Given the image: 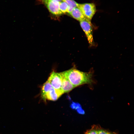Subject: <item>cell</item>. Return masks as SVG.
<instances>
[{"label":"cell","mask_w":134,"mask_h":134,"mask_svg":"<svg viewBox=\"0 0 134 134\" xmlns=\"http://www.w3.org/2000/svg\"><path fill=\"white\" fill-rule=\"evenodd\" d=\"M61 73L75 87L85 84L90 85L93 83L92 72L91 71L84 72L73 68Z\"/></svg>","instance_id":"cell-1"},{"label":"cell","mask_w":134,"mask_h":134,"mask_svg":"<svg viewBox=\"0 0 134 134\" xmlns=\"http://www.w3.org/2000/svg\"><path fill=\"white\" fill-rule=\"evenodd\" d=\"M86 19L91 21L96 11L95 4L93 3L78 4V7Z\"/></svg>","instance_id":"cell-2"},{"label":"cell","mask_w":134,"mask_h":134,"mask_svg":"<svg viewBox=\"0 0 134 134\" xmlns=\"http://www.w3.org/2000/svg\"><path fill=\"white\" fill-rule=\"evenodd\" d=\"M80 26L85 33L88 42L90 45L94 43L93 29L91 21L86 19L80 21Z\"/></svg>","instance_id":"cell-3"},{"label":"cell","mask_w":134,"mask_h":134,"mask_svg":"<svg viewBox=\"0 0 134 134\" xmlns=\"http://www.w3.org/2000/svg\"><path fill=\"white\" fill-rule=\"evenodd\" d=\"M63 76L61 73H57L53 71L51 73L48 81L54 89L58 90H62L61 87Z\"/></svg>","instance_id":"cell-4"},{"label":"cell","mask_w":134,"mask_h":134,"mask_svg":"<svg viewBox=\"0 0 134 134\" xmlns=\"http://www.w3.org/2000/svg\"><path fill=\"white\" fill-rule=\"evenodd\" d=\"M42 1L49 11L53 14L59 15L62 14L59 9V2L50 0H42Z\"/></svg>","instance_id":"cell-5"},{"label":"cell","mask_w":134,"mask_h":134,"mask_svg":"<svg viewBox=\"0 0 134 134\" xmlns=\"http://www.w3.org/2000/svg\"><path fill=\"white\" fill-rule=\"evenodd\" d=\"M64 93L62 90H57L53 88L46 93V99L50 100L55 101Z\"/></svg>","instance_id":"cell-6"},{"label":"cell","mask_w":134,"mask_h":134,"mask_svg":"<svg viewBox=\"0 0 134 134\" xmlns=\"http://www.w3.org/2000/svg\"><path fill=\"white\" fill-rule=\"evenodd\" d=\"M62 76L63 79L61 89L64 93L68 92L71 90L75 87L67 79L64 77L63 75Z\"/></svg>","instance_id":"cell-7"},{"label":"cell","mask_w":134,"mask_h":134,"mask_svg":"<svg viewBox=\"0 0 134 134\" xmlns=\"http://www.w3.org/2000/svg\"><path fill=\"white\" fill-rule=\"evenodd\" d=\"M69 14L73 18L79 21L86 19L80 10L77 7L74 8Z\"/></svg>","instance_id":"cell-8"},{"label":"cell","mask_w":134,"mask_h":134,"mask_svg":"<svg viewBox=\"0 0 134 134\" xmlns=\"http://www.w3.org/2000/svg\"><path fill=\"white\" fill-rule=\"evenodd\" d=\"M53 88L47 80L43 85L41 90V97L44 101L46 100L45 96L46 93L52 89Z\"/></svg>","instance_id":"cell-9"},{"label":"cell","mask_w":134,"mask_h":134,"mask_svg":"<svg viewBox=\"0 0 134 134\" xmlns=\"http://www.w3.org/2000/svg\"><path fill=\"white\" fill-rule=\"evenodd\" d=\"M63 0L68 5V8L67 13H69L74 8L77 7L79 4L74 0Z\"/></svg>","instance_id":"cell-10"},{"label":"cell","mask_w":134,"mask_h":134,"mask_svg":"<svg viewBox=\"0 0 134 134\" xmlns=\"http://www.w3.org/2000/svg\"><path fill=\"white\" fill-rule=\"evenodd\" d=\"M68 8V6L65 2L64 1L59 2V9L62 13L67 12Z\"/></svg>","instance_id":"cell-11"},{"label":"cell","mask_w":134,"mask_h":134,"mask_svg":"<svg viewBox=\"0 0 134 134\" xmlns=\"http://www.w3.org/2000/svg\"><path fill=\"white\" fill-rule=\"evenodd\" d=\"M97 130V128L94 126L91 129L87 131L84 134H98Z\"/></svg>","instance_id":"cell-12"},{"label":"cell","mask_w":134,"mask_h":134,"mask_svg":"<svg viewBox=\"0 0 134 134\" xmlns=\"http://www.w3.org/2000/svg\"><path fill=\"white\" fill-rule=\"evenodd\" d=\"M98 134H114V133L102 129H98Z\"/></svg>","instance_id":"cell-13"},{"label":"cell","mask_w":134,"mask_h":134,"mask_svg":"<svg viewBox=\"0 0 134 134\" xmlns=\"http://www.w3.org/2000/svg\"><path fill=\"white\" fill-rule=\"evenodd\" d=\"M80 105L78 103H75L74 102H72V103L71 104V106L73 107H75L76 106L77 107L79 106Z\"/></svg>","instance_id":"cell-14"},{"label":"cell","mask_w":134,"mask_h":134,"mask_svg":"<svg viewBox=\"0 0 134 134\" xmlns=\"http://www.w3.org/2000/svg\"><path fill=\"white\" fill-rule=\"evenodd\" d=\"M51 0L59 2H60L61 1H63V0Z\"/></svg>","instance_id":"cell-15"}]
</instances>
